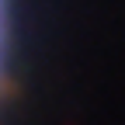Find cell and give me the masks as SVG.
<instances>
[{"instance_id": "1", "label": "cell", "mask_w": 125, "mask_h": 125, "mask_svg": "<svg viewBox=\"0 0 125 125\" xmlns=\"http://www.w3.org/2000/svg\"><path fill=\"white\" fill-rule=\"evenodd\" d=\"M7 35H10V0H0V83L7 66Z\"/></svg>"}]
</instances>
